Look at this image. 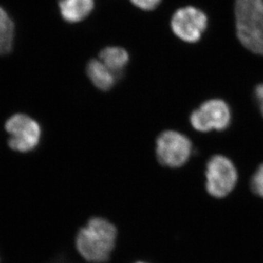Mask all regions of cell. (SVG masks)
Segmentation results:
<instances>
[{
    "instance_id": "cell-2",
    "label": "cell",
    "mask_w": 263,
    "mask_h": 263,
    "mask_svg": "<svg viewBox=\"0 0 263 263\" xmlns=\"http://www.w3.org/2000/svg\"><path fill=\"white\" fill-rule=\"evenodd\" d=\"M235 22L241 44L263 55V0H236Z\"/></svg>"
},
{
    "instance_id": "cell-10",
    "label": "cell",
    "mask_w": 263,
    "mask_h": 263,
    "mask_svg": "<svg viewBox=\"0 0 263 263\" xmlns=\"http://www.w3.org/2000/svg\"><path fill=\"white\" fill-rule=\"evenodd\" d=\"M99 58L100 61L118 78L121 76L129 60V54L126 50L117 46L105 48L100 52Z\"/></svg>"
},
{
    "instance_id": "cell-4",
    "label": "cell",
    "mask_w": 263,
    "mask_h": 263,
    "mask_svg": "<svg viewBox=\"0 0 263 263\" xmlns=\"http://www.w3.org/2000/svg\"><path fill=\"white\" fill-rule=\"evenodd\" d=\"M193 144L185 135L175 130H166L157 138L155 154L157 160L163 166L181 167L189 161Z\"/></svg>"
},
{
    "instance_id": "cell-14",
    "label": "cell",
    "mask_w": 263,
    "mask_h": 263,
    "mask_svg": "<svg viewBox=\"0 0 263 263\" xmlns=\"http://www.w3.org/2000/svg\"><path fill=\"white\" fill-rule=\"evenodd\" d=\"M255 96H256V101L258 102L260 111H261V115L263 116V84L259 85L256 88Z\"/></svg>"
},
{
    "instance_id": "cell-5",
    "label": "cell",
    "mask_w": 263,
    "mask_h": 263,
    "mask_svg": "<svg viewBox=\"0 0 263 263\" xmlns=\"http://www.w3.org/2000/svg\"><path fill=\"white\" fill-rule=\"evenodd\" d=\"M205 176L206 190L217 199L228 196L238 181V172L234 163L222 155H215L209 160Z\"/></svg>"
},
{
    "instance_id": "cell-7",
    "label": "cell",
    "mask_w": 263,
    "mask_h": 263,
    "mask_svg": "<svg viewBox=\"0 0 263 263\" xmlns=\"http://www.w3.org/2000/svg\"><path fill=\"white\" fill-rule=\"evenodd\" d=\"M176 37L186 43H196L201 39L207 26L205 13L194 6H186L176 10L171 22Z\"/></svg>"
},
{
    "instance_id": "cell-9",
    "label": "cell",
    "mask_w": 263,
    "mask_h": 263,
    "mask_svg": "<svg viewBox=\"0 0 263 263\" xmlns=\"http://www.w3.org/2000/svg\"><path fill=\"white\" fill-rule=\"evenodd\" d=\"M87 75L97 89L107 91L114 87L118 77L100 60H91L87 65Z\"/></svg>"
},
{
    "instance_id": "cell-3",
    "label": "cell",
    "mask_w": 263,
    "mask_h": 263,
    "mask_svg": "<svg viewBox=\"0 0 263 263\" xmlns=\"http://www.w3.org/2000/svg\"><path fill=\"white\" fill-rule=\"evenodd\" d=\"M5 130L9 134V148L18 154L34 152L40 146L42 129L40 124L28 115H13L5 123Z\"/></svg>"
},
{
    "instance_id": "cell-15",
    "label": "cell",
    "mask_w": 263,
    "mask_h": 263,
    "mask_svg": "<svg viewBox=\"0 0 263 263\" xmlns=\"http://www.w3.org/2000/svg\"><path fill=\"white\" fill-rule=\"evenodd\" d=\"M135 263H150V262H147V261H137V262H135Z\"/></svg>"
},
{
    "instance_id": "cell-13",
    "label": "cell",
    "mask_w": 263,
    "mask_h": 263,
    "mask_svg": "<svg viewBox=\"0 0 263 263\" xmlns=\"http://www.w3.org/2000/svg\"><path fill=\"white\" fill-rule=\"evenodd\" d=\"M132 4L141 10H153L159 6L161 0H130Z\"/></svg>"
},
{
    "instance_id": "cell-12",
    "label": "cell",
    "mask_w": 263,
    "mask_h": 263,
    "mask_svg": "<svg viewBox=\"0 0 263 263\" xmlns=\"http://www.w3.org/2000/svg\"><path fill=\"white\" fill-rule=\"evenodd\" d=\"M251 186L252 191L263 198V164L259 166L256 173L251 178Z\"/></svg>"
},
{
    "instance_id": "cell-1",
    "label": "cell",
    "mask_w": 263,
    "mask_h": 263,
    "mask_svg": "<svg viewBox=\"0 0 263 263\" xmlns=\"http://www.w3.org/2000/svg\"><path fill=\"white\" fill-rule=\"evenodd\" d=\"M117 228L103 217H92L75 238L78 253L88 263H107L117 243Z\"/></svg>"
},
{
    "instance_id": "cell-11",
    "label": "cell",
    "mask_w": 263,
    "mask_h": 263,
    "mask_svg": "<svg viewBox=\"0 0 263 263\" xmlns=\"http://www.w3.org/2000/svg\"><path fill=\"white\" fill-rule=\"evenodd\" d=\"M15 26L10 15L0 7V55L11 51L14 44Z\"/></svg>"
},
{
    "instance_id": "cell-6",
    "label": "cell",
    "mask_w": 263,
    "mask_h": 263,
    "mask_svg": "<svg viewBox=\"0 0 263 263\" xmlns=\"http://www.w3.org/2000/svg\"><path fill=\"white\" fill-rule=\"evenodd\" d=\"M231 119L230 107L220 99L206 101L190 116L192 126L200 132L224 130L229 128Z\"/></svg>"
},
{
    "instance_id": "cell-8",
    "label": "cell",
    "mask_w": 263,
    "mask_h": 263,
    "mask_svg": "<svg viewBox=\"0 0 263 263\" xmlns=\"http://www.w3.org/2000/svg\"><path fill=\"white\" fill-rule=\"evenodd\" d=\"M60 13L63 20L69 23L85 20L94 9V0H60Z\"/></svg>"
}]
</instances>
